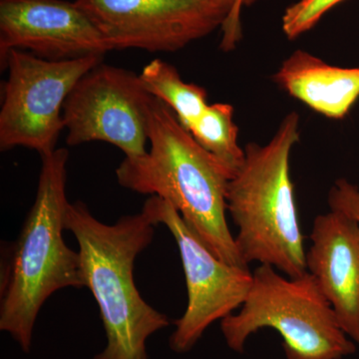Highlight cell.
I'll return each mask as SVG.
<instances>
[{"label": "cell", "mask_w": 359, "mask_h": 359, "mask_svg": "<svg viewBox=\"0 0 359 359\" xmlns=\"http://www.w3.org/2000/svg\"><path fill=\"white\" fill-rule=\"evenodd\" d=\"M148 143L145 155L123 160L116 170L118 183L166 200L215 256L226 264L249 266L226 221L230 174L156 97L149 112Z\"/></svg>", "instance_id": "cell-1"}, {"label": "cell", "mask_w": 359, "mask_h": 359, "mask_svg": "<svg viewBox=\"0 0 359 359\" xmlns=\"http://www.w3.org/2000/svg\"><path fill=\"white\" fill-rule=\"evenodd\" d=\"M155 226L143 210L107 224L84 203L68 205L65 230L79 245L85 285L98 304L107 339L92 359H148L149 337L170 325L167 316L144 301L134 280L135 261L152 243Z\"/></svg>", "instance_id": "cell-2"}, {"label": "cell", "mask_w": 359, "mask_h": 359, "mask_svg": "<svg viewBox=\"0 0 359 359\" xmlns=\"http://www.w3.org/2000/svg\"><path fill=\"white\" fill-rule=\"evenodd\" d=\"M68 157L65 148L42 157L36 197L11 249L0 285V330L23 353L32 349L40 309L54 292L86 287L79 252L65 244Z\"/></svg>", "instance_id": "cell-3"}, {"label": "cell", "mask_w": 359, "mask_h": 359, "mask_svg": "<svg viewBox=\"0 0 359 359\" xmlns=\"http://www.w3.org/2000/svg\"><path fill=\"white\" fill-rule=\"evenodd\" d=\"M299 125V115L290 112L268 143L248 144L244 164L229 182L226 192L243 262L268 264L290 278L308 273L290 171L292 149L301 139Z\"/></svg>", "instance_id": "cell-4"}, {"label": "cell", "mask_w": 359, "mask_h": 359, "mask_svg": "<svg viewBox=\"0 0 359 359\" xmlns=\"http://www.w3.org/2000/svg\"><path fill=\"white\" fill-rule=\"evenodd\" d=\"M273 328L283 339L287 359H342L356 351L337 314L309 273L299 278L259 264L238 313L222 320L226 346L243 353L250 335Z\"/></svg>", "instance_id": "cell-5"}, {"label": "cell", "mask_w": 359, "mask_h": 359, "mask_svg": "<svg viewBox=\"0 0 359 359\" xmlns=\"http://www.w3.org/2000/svg\"><path fill=\"white\" fill-rule=\"evenodd\" d=\"M103 56L46 60L30 52L11 50L2 68L8 70L0 110V149H32L40 156L56 150L65 129L63 106L73 87Z\"/></svg>", "instance_id": "cell-6"}, {"label": "cell", "mask_w": 359, "mask_h": 359, "mask_svg": "<svg viewBox=\"0 0 359 359\" xmlns=\"http://www.w3.org/2000/svg\"><path fill=\"white\" fill-rule=\"evenodd\" d=\"M142 210L156 226L164 224L178 245L188 304L183 316L175 321L169 346L174 353H189L212 323L243 306L252 287V271L215 256L166 200L151 196Z\"/></svg>", "instance_id": "cell-7"}, {"label": "cell", "mask_w": 359, "mask_h": 359, "mask_svg": "<svg viewBox=\"0 0 359 359\" xmlns=\"http://www.w3.org/2000/svg\"><path fill=\"white\" fill-rule=\"evenodd\" d=\"M153 99L140 75L101 62L80 78L66 99V143L101 141L119 148L125 158L145 155Z\"/></svg>", "instance_id": "cell-8"}, {"label": "cell", "mask_w": 359, "mask_h": 359, "mask_svg": "<svg viewBox=\"0 0 359 359\" xmlns=\"http://www.w3.org/2000/svg\"><path fill=\"white\" fill-rule=\"evenodd\" d=\"M110 50L175 52L221 29L224 14L211 0H76Z\"/></svg>", "instance_id": "cell-9"}, {"label": "cell", "mask_w": 359, "mask_h": 359, "mask_svg": "<svg viewBox=\"0 0 359 359\" xmlns=\"http://www.w3.org/2000/svg\"><path fill=\"white\" fill-rule=\"evenodd\" d=\"M11 50L60 61L103 56L110 48L75 2L0 0V65Z\"/></svg>", "instance_id": "cell-10"}, {"label": "cell", "mask_w": 359, "mask_h": 359, "mask_svg": "<svg viewBox=\"0 0 359 359\" xmlns=\"http://www.w3.org/2000/svg\"><path fill=\"white\" fill-rule=\"evenodd\" d=\"M306 271L330 302L340 327L359 344V223L330 210L314 219Z\"/></svg>", "instance_id": "cell-11"}, {"label": "cell", "mask_w": 359, "mask_h": 359, "mask_svg": "<svg viewBox=\"0 0 359 359\" xmlns=\"http://www.w3.org/2000/svg\"><path fill=\"white\" fill-rule=\"evenodd\" d=\"M273 80L290 96L330 119H344L359 98V68L330 65L301 49L283 61Z\"/></svg>", "instance_id": "cell-12"}, {"label": "cell", "mask_w": 359, "mask_h": 359, "mask_svg": "<svg viewBox=\"0 0 359 359\" xmlns=\"http://www.w3.org/2000/svg\"><path fill=\"white\" fill-rule=\"evenodd\" d=\"M139 75L149 93L166 104L188 132L210 105L205 89L197 84L187 83L178 70L166 61L154 59Z\"/></svg>", "instance_id": "cell-13"}, {"label": "cell", "mask_w": 359, "mask_h": 359, "mask_svg": "<svg viewBox=\"0 0 359 359\" xmlns=\"http://www.w3.org/2000/svg\"><path fill=\"white\" fill-rule=\"evenodd\" d=\"M190 133L226 169L231 179L242 168L245 149L238 144V128L233 122V107L231 104L208 106Z\"/></svg>", "instance_id": "cell-14"}, {"label": "cell", "mask_w": 359, "mask_h": 359, "mask_svg": "<svg viewBox=\"0 0 359 359\" xmlns=\"http://www.w3.org/2000/svg\"><path fill=\"white\" fill-rule=\"evenodd\" d=\"M344 0H299L287 7L283 15L282 27L290 40L313 29L330 9Z\"/></svg>", "instance_id": "cell-15"}, {"label": "cell", "mask_w": 359, "mask_h": 359, "mask_svg": "<svg viewBox=\"0 0 359 359\" xmlns=\"http://www.w3.org/2000/svg\"><path fill=\"white\" fill-rule=\"evenodd\" d=\"M217 8L224 14V21L221 27L222 40L219 48L231 52L237 48L243 39L241 14L244 7L254 6L261 0H211Z\"/></svg>", "instance_id": "cell-16"}, {"label": "cell", "mask_w": 359, "mask_h": 359, "mask_svg": "<svg viewBox=\"0 0 359 359\" xmlns=\"http://www.w3.org/2000/svg\"><path fill=\"white\" fill-rule=\"evenodd\" d=\"M328 205L330 210L342 212L359 223V184L346 179L335 181L328 193Z\"/></svg>", "instance_id": "cell-17"}]
</instances>
